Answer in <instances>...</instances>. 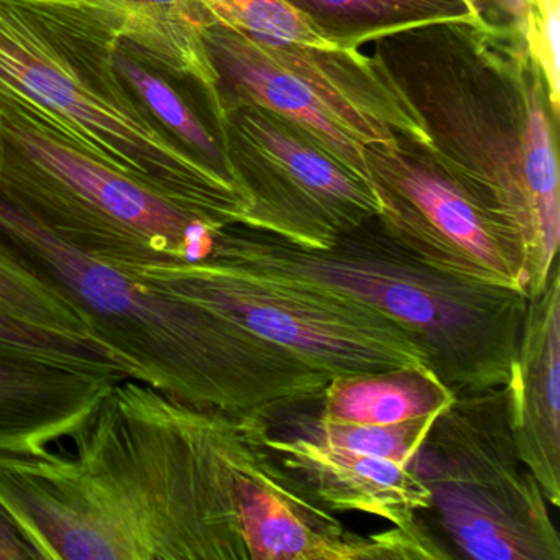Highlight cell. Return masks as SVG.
Listing matches in <instances>:
<instances>
[{"label":"cell","instance_id":"1","mask_svg":"<svg viewBox=\"0 0 560 560\" xmlns=\"http://www.w3.org/2000/svg\"><path fill=\"white\" fill-rule=\"evenodd\" d=\"M245 418L119 380L68 452L0 454V510L37 560H248Z\"/></svg>","mask_w":560,"mask_h":560},{"label":"cell","instance_id":"2","mask_svg":"<svg viewBox=\"0 0 560 560\" xmlns=\"http://www.w3.org/2000/svg\"><path fill=\"white\" fill-rule=\"evenodd\" d=\"M372 60L432 155L513 219L537 296L559 258V114L529 42L488 22H435L373 42Z\"/></svg>","mask_w":560,"mask_h":560},{"label":"cell","instance_id":"3","mask_svg":"<svg viewBox=\"0 0 560 560\" xmlns=\"http://www.w3.org/2000/svg\"><path fill=\"white\" fill-rule=\"evenodd\" d=\"M0 247L90 317L97 342L165 395L229 416H271L323 398L329 376L237 320L149 290L0 198Z\"/></svg>","mask_w":560,"mask_h":560},{"label":"cell","instance_id":"4","mask_svg":"<svg viewBox=\"0 0 560 560\" xmlns=\"http://www.w3.org/2000/svg\"><path fill=\"white\" fill-rule=\"evenodd\" d=\"M119 45L88 0H0V101L215 231L244 225L237 186L156 122L117 71Z\"/></svg>","mask_w":560,"mask_h":560},{"label":"cell","instance_id":"5","mask_svg":"<svg viewBox=\"0 0 560 560\" xmlns=\"http://www.w3.org/2000/svg\"><path fill=\"white\" fill-rule=\"evenodd\" d=\"M232 267L330 291L405 329L455 393L510 382L527 296L429 267L369 219L329 248H303L270 232L232 225L212 235L208 257Z\"/></svg>","mask_w":560,"mask_h":560},{"label":"cell","instance_id":"6","mask_svg":"<svg viewBox=\"0 0 560 560\" xmlns=\"http://www.w3.org/2000/svg\"><path fill=\"white\" fill-rule=\"evenodd\" d=\"M0 198L120 271L201 260L219 232L2 101Z\"/></svg>","mask_w":560,"mask_h":560},{"label":"cell","instance_id":"7","mask_svg":"<svg viewBox=\"0 0 560 560\" xmlns=\"http://www.w3.org/2000/svg\"><path fill=\"white\" fill-rule=\"evenodd\" d=\"M411 464L455 557L560 560L552 506L517 455L506 386L455 396Z\"/></svg>","mask_w":560,"mask_h":560},{"label":"cell","instance_id":"8","mask_svg":"<svg viewBox=\"0 0 560 560\" xmlns=\"http://www.w3.org/2000/svg\"><path fill=\"white\" fill-rule=\"evenodd\" d=\"M149 290L211 307L329 378L429 366L422 347L383 314L330 291L211 258L124 271Z\"/></svg>","mask_w":560,"mask_h":560},{"label":"cell","instance_id":"9","mask_svg":"<svg viewBox=\"0 0 560 560\" xmlns=\"http://www.w3.org/2000/svg\"><path fill=\"white\" fill-rule=\"evenodd\" d=\"M382 228L435 270L527 296V252L510 215L448 172L428 145L395 132L363 147Z\"/></svg>","mask_w":560,"mask_h":560},{"label":"cell","instance_id":"10","mask_svg":"<svg viewBox=\"0 0 560 560\" xmlns=\"http://www.w3.org/2000/svg\"><path fill=\"white\" fill-rule=\"evenodd\" d=\"M235 185L247 201L244 228L303 248H329L380 212L362 176L300 127L258 106L214 119Z\"/></svg>","mask_w":560,"mask_h":560},{"label":"cell","instance_id":"11","mask_svg":"<svg viewBox=\"0 0 560 560\" xmlns=\"http://www.w3.org/2000/svg\"><path fill=\"white\" fill-rule=\"evenodd\" d=\"M268 428V419L245 418L234 468L248 560L454 559L425 520L415 527L393 526L369 536L347 529L271 457L264 442Z\"/></svg>","mask_w":560,"mask_h":560},{"label":"cell","instance_id":"12","mask_svg":"<svg viewBox=\"0 0 560 560\" xmlns=\"http://www.w3.org/2000/svg\"><path fill=\"white\" fill-rule=\"evenodd\" d=\"M214 24L257 44L306 81L359 136L363 145L392 142L395 132L425 140L424 132L372 57L340 50L284 0H198Z\"/></svg>","mask_w":560,"mask_h":560},{"label":"cell","instance_id":"13","mask_svg":"<svg viewBox=\"0 0 560 560\" xmlns=\"http://www.w3.org/2000/svg\"><path fill=\"white\" fill-rule=\"evenodd\" d=\"M265 447L317 503L332 513H360L415 527L424 521L431 494L412 464L334 447L314 439L265 432Z\"/></svg>","mask_w":560,"mask_h":560},{"label":"cell","instance_id":"14","mask_svg":"<svg viewBox=\"0 0 560 560\" xmlns=\"http://www.w3.org/2000/svg\"><path fill=\"white\" fill-rule=\"evenodd\" d=\"M511 425L521 462L560 506V268L553 260L546 287L527 298L510 382Z\"/></svg>","mask_w":560,"mask_h":560},{"label":"cell","instance_id":"15","mask_svg":"<svg viewBox=\"0 0 560 560\" xmlns=\"http://www.w3.org/2000/svg\"><path fill=\"white\" fill-rule=\"evenodd\" d=\"M205 40L219 74L222 110L237 106L271 110L369 182L362 140L306 81L244 35L214 22L206 27Z\"/></svg>","mask_w":560,"mask_h":560},{"label":"cell","instance_id":"16","mask_svg":"<svg viewBox=\"0 0 560 560\" xmlns=\"http://www.w3.org/2000/svg\"><path fill=\"white\" fill-rule=\"evenodd\" d=\"M120 45L198 84L212 117L222 113L219 74L206 47L212 24L198 0H88Z\"/></svg>","mask_w":560,"mask_h":560},{"label":"cell","instance_id":"17","mask_svg":"<svg viewBox=\"0 0 560 560\" xmlns=\"http://www.w3.org/2000/svg\"><path fill=\"white\" fill-rule=\"evenodd\" d=\"M455 393L429 366H399L334 376L320 398L319 418L353 424L395 425L438 418Z\"/></svg>","mask_w":560,"mask_h":560},{"label":"cell","instance_id":"18","mask_svg":"<svg viewBox=\"0 0 560 560\" xmlns=\"http://www.w3.org/2000/svg\"><path fill=\"white\" fill-rule=\"evenodd\" d=\"M340 50L435 22L483 24L477 0H284Z\"/></svg>","mask_w":560,"mask_h":560},{"label":"cell","instance_id":"19","mask_svg":"<svg viewBox=\"0 0 560 560\" xmlns=\"http://www.w3.org/2000/svg\"><path fill=\"white\" fill-rule=\"evenodd\" d=\"M114 58L117 71L122 74L133 93L142 100L152 116L192 155L198 156L201 162L235 185L231 163L222 149L218 133H212L186 106L182 96L165 80L147 70L139 57H133L129 48L119 45Z\"/></svg>","mask_w":560,"mask_h":560},{"label":"cell","instance_id":"20","mask_svg":"<svg viewBox=\"0 0 560 560\" xmlns=\"http://www.w3.org/2000/svg\"><path fill=\"white\" fill-rule=\"evenodd\" d=\"M438 418L431 416L395 425L353 424L317 418L306 425L304 438L408 465L415 460Z\"/></svg>","mask_w":560,"mask_h":560},{"label":"cell","instance_id":"21","mask_svg":"<svg viewBox=\"0 0 560 560\" xmlns=\"http://www.w3.org/2000/svg\"><path fill=\"white\" fill-rule=\"evenodd\" d=\"M0 349L19 350V352L35 353V355L67 360V362H86V360L116 362L109 353L93 343L80 342L70 337L35 329L4 316H0Z\"/></svg>","mask_w":560,"mask_h":560},{"label":"cell","instance_id":"22","mask_svg":"<svg viewBox=\"0 0 560 560\" xmlns=\"http://www.w3.org/2000/svg\"><path fill=\"white\" fill-rule=\"evenodd\" d=\"M536 18L530 32V54L536 58L546 78L550 104L556 114L560 106V0H534Z\"/></svg>","mask_w":560,"mask_h":560},{"label":"cell","instance_id":"23","mask_svg":"<svg viewBox=\"0 0 560 560\" xmlns=\"http://www.w3.org/2000/svg\"><path fill=\"white\" fill-rule=\"evenodd\" d=\"M477 4L485 22L510 28L529 42L536 18L534 0H477Z\"/></svg>","mask_w":560,"mask_h":560},{"label":"cell","instance_id":"24","mask_svg":"<svg viewBox=\"0 0 560 560\" xmlns=\"http://www.w3.org/2000/svg\"><path fill=\"white\" fill-rule=\"evenodd\" d=\"M0 560H37L14 524L0 510Z\"/></svg>","mask_w":560,"mask_h":560}]
</instances>
